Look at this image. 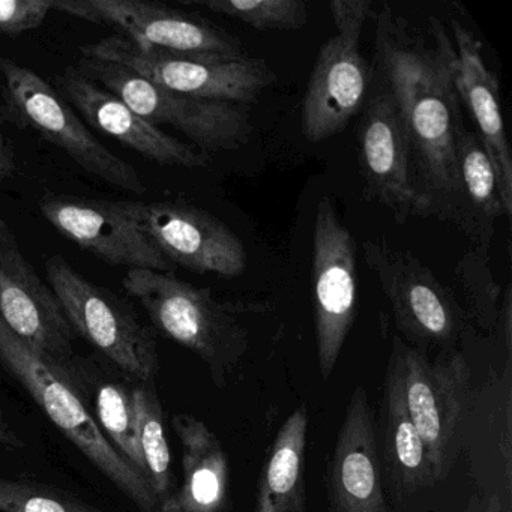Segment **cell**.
<instances>
[{
	"label": "cell",
	"mask_w": 512,
	"mask_h": 512,
	"mask_svg": "<svg viewBox=\"0 0 512 512\" xmlns=\"http://www.w3.org/2000/svg\"><path fill=\"white\" fill-rule=\"evenodd\" d=\"M371 79L359 44L338 35L329 38L317 55L302 104L305 139L319 143L340 133L364 107Z\"/></svg>",
	"instance_id": "obj_20"
},
{
	"label": "cell",
	"mask_w": 512,
	"mask_h": 512,
	"mask_svg": "<svg viewBox=\"0 0 512 512\" xmlns=\"http://www.w3.org/2000/svg\"><path fill=\"white\" fill-rule=\"evenodd\" d=\"M0 443H2V445L13 446V448H23V446H25V442L11 430L2 412H0Z\"/></svg>",
	"instance_id": "obj_35"
},
{
	"label": "cell",
	"mask_w": 512,
	"mask_h": 512,
	"mask_svg": "<svg viewBox=\"0 0 512 512\" xmlns=\"http://www.w3.org/2000/svg\"><path fill=\"white\" fill-rule=\"evenodd\" d=\"M47 283L76 334L128 376L149 382L157 373V341L116 293L80 274L62 256L46 262Z\"/></svg>",
	"instance_id": "obj_9"
},
{
	"label": "cell",
	"mask_w": 512,
	"mask_h": 512,
	"mask_svg": "<svg viewBox=\"0 0 512 512\" xmlns=\"http://www.w3.org/2000/svg\"><path fill=\"white\" fill-rule=\"evenodd\" d=\"M122 287L158 331L199 356L217 386L226 385L248 349L247 328L230 305L172 272L127 271Z\"/></svg>",
	"instance_id": "obj_2"
},
{
	"label": "cell",
	"mask_w": 512,
	"mask_h": 512,
	"mask_svg": "<svg viewBox=\"0 0 512 512\" xmlns=\"http://www.w3.org/2000/svg\"><path fill=\"white\" fill-rule=\"evenodd\" d=\"M362 250L409 346L427 353L457 349L469 320L454 292L415 254L395 247L385 236L365 239Z\"/></svg>",
	"instance_id": "obj_7"
},
{
	"label": "cell",
	"mask_w": 512,
	"mask_h": 512,
	"mask_svg": "<svg viewBox=\"0 0 512 512\" xmlns=\"http://www.w3.org/2000/svg\"><path fill=\"white\" fill-rule=\"evenodd\" d=\"M407 412L415 424L437 482H443L461 455V431L473 388L472 368L457 349L431 359L424 350L394 337Z\"/></svg>",
	"instance_id": "obj_5"
},
{
	"label": "cell",
	"mask_w": 512,
	"mask_h": 512,
	"mask_svg": "<svg viewBox=\"0 0 512 512\" xmlns=\"http://www.w3.org/2000/svg\"><path fill=\"white\" fill-rule=\"evenodd\" d=\"M478 493L512 509V364L505 361L487 379L473 385L461 431Z\"/></svg>",
	"instance_id": "obj_17"
},
{
	"label": "cell",
	"mask_w": 512,
	"mask_h": 512,
	"mask_svg": "<svg viewBox=\"0 0 512 512\" xmlns=\"http://www.w3.org/2000/svg\"><path fill=\"white\" fill-rule=\"evenodd\" d=\"M371 85L374 89L358 127L359 166L368 196L403 224L422 217L409 142L391 92L376 76Z\"/></svg>",
	"instance_id": "obj_14"
},
{
	"label": "cell",
	"mask_w": 512,
	"mask_h": 512,
	"mask_svg": "<svg viewBox=\"0 0 512 512\" xmlns=\"http://www.w3.org/2000/svg\"><path fill=\"white\" fill-rule=\"evenodd\" d=\"M80 55L124 65L175 94L218 103L247 106L277 80L263 59L176 55L136 46L119 35L80 47Z\"/></svg>",
	"instance_id": "obj_6"
},
{
	"label": "cell",
	"mask_w": 512,
	"mask_h": 512,
	"mask_svg": "<svg viewBox=\"0 0 512 512\" xmlns=\"http://www.w3.org/2000/svg\"><path fill=\"white\" fill-rule=\"evenodd\" d=\"M332 20L338 37L359 44L365 22L373 13L374 4L370 0H332L329 4Z\"/></svg>",
	"instance_id": "obj_31"
},
{
	"label": "cell",
	"mask_w": 512,
	"mask_h": 512,
	"mask_svg": "<svg viewBox=\"0 0 512 512\" xmlns=\"http://www.w3.org/2000/svg\"><path fill=\"white\" fill-rule=\"evenodd\" d=\"M493 334L497 335L500 347L505 352L506 359H512V289L511 284L505 287L500 299L499 314H497L496 328Z\"/></svg>",
	"instance_id": "obj_32"
},
{
	"label": "cell",
	"mask_w": 512,
	"mask_h": 512,
	"mask_svg": "<svg viewBox=\"0 0 512 512\" xmlns=\"http://www.w3.org/2000/svg\"><path fill=\"white\" fill-rule=\"evenodd\" d=\"M307 434V409L296 407L275 437L260 478L256 512H305Z\"/></svg>",
	"instance_id": "obj_24"
},
{
	"label": "cell",
	"mask_w": 512,
	"mask_h": 512,
	"mask_svg": "<svg viewBox=\"0 0 512 512\" xmlns=\"http://www.w3.org/2000/svg\"><path fill=\"white\" fill-rule=\"evenodd\" d=\"M184 4L232 17L257 31H298L310 20L304 0H185Z\"/></svg>",
	"instance_id": "obj_27"
},
{
	"label": "cell",
	"mask_w": 512,
	"mask_h": 512,
	"mask_svg": "<svg viewBox=\"0 0 512 512\" xmlns=\"http://www.w3.org/2000/svg\"><path fill=\"white\" fill-rule=\"evenodd\" d=\"M326 484L331 512H391L383 485L376 419L362 386H356L350 395Z\"/></svg>",
	"instance_id": "obj_19"
},
{
	"label": "cell",
	"mask_w": 512,
	"mask_h": 512,
	"mask_svg": "<svg viewBox=\"0 0 512 512\" xmlns=\"http://www.w3.org/2000/svg\"><path fill=\"white\" fill-rule=\"evenodd\" d=\"M40 211L56 232L110 266L172 272L175 266L118 202L47 196Z\"/></svg>",
	"instance_id": "obj_15"
},
{
	"label": "cell",
	"mask_w": 512,
	"mask_h": 512,
	"mask_svg": "<svg viewBox=\"0 0 512 512\" xmlns=\"http://www.w3.org/2000/svg\"><path fill=\"white\" fill-rule=\"evenodd\" d=\"M0 365L29 392L47 418L142 512H158L148 481L118 454L86 409L76 386L49 359L20 340L0 317Z\"/></svg>",
	"instance_id": "obj_3"
},
{
	"label": "cell",
	"mask_w": 512,
	"mask_h": 512,
	"mask_svg": "<svg viewBox=\"0 0 512 512\" xmlns=\"http://www.w3.org/2000/svg\"><path fill=\"white\" fill-rule=\"evenodd\" d=\"M461 512H508L499 500L487 499V497L479 494L478 491L473 493L472 496L467 500L466 506H464Z\"/></svg>",
	"instance_id": "obj_34"
},
{
	"label": "cell",
	"mask_w": 512,
	"mask_h": 512,
	"mask_svg": "<svg viewBox=\"0 0 512 512\" xmlns=\"http://www.w3.org/2000/svg\"><path fill=\"white\" fill-rule=\"evenodd\" d=\"M454 44L431 19V43L388 4L376 13L374 71L394 98L409 142L422 217L455 223V148L464 130L455 89Z\"/></svg>",
	"instance_id": "obj_1"
},
{
	"label": "cell",
	"mask_w": 512,
	"mask_h": 512,
	"mask_svg": "<svg viewBox=\"0 0 512 512\" xmlns=\"http://www.w3.org/2000/svg\"><path fill=\"white\" fill-rule=\"evenodd\" d=\"M377 443L389 511L430 512L434 490L440 484L407 412L400 361L394 349L386 368Z\"/></svg>",
	"instance_id": "obj_16"
},
{
	"label": "cell",
	"mask_w": 512,
	"mask_h": 512,
	"mask_svg": "<svg viewBox=\"0 0 512 512\" xmlns=\"http://www.w3.org/2000/svg\"><path fill=\"white\" fill-rule=\"evenodd\" d=\"M139 430L140 451L146 467V479L158 503V512L175 496L172 482V457L164 431L163 410L152 386L133 388Z\"/></svg>",
	"instance_id": "obj_25"
},
{
	"label": "cell",
	"mask_w": 512,
	"mask_h": 512,
	"mask_svg": "<svg viewBox=\"0 0 512 512\" xmlns=\"http://www.w3.org/2000/svg\"><path fill=\"white\" fill-rule=\"evenodd\" d=\"M457 211L454 226L472 242V248L490 253L494 223L505 215L499 176L478 134L464 128L455 148Z\"/></svg>",
	"instance_id": "obj_23"
},
{
	"label": "cell",
	"mask_w": 512,
	"mask_h": 512,
	"mask_svg": "<svg viewBox=\"0 0 512 512\" xmlns=\"http://www.w3.org/2000/svg\"><path fill=\"white\" fill-rule=\"evenodd\" d=\"M181 442V488L161 512H223L229 491V463L220 440L208 425L191 415L173 416Z\"/></svg>",
	"instance_id": "obj_22"
},
{
	"label": "cell",
	"mask_w": 512,
	"mask_h": 512,
	"mask_svg": "<svg viewBox=\"0 0 512 512\" xmlns=\"http://www.w3.org/2000/svg\"><path fill=\"white\" fill-rule=\"evenodd\" d=\"M53 10L116 29L140 47L188 56H244L235 37L197 14L142 0H53Z\"/></svg>",
	"instance_id": "obj_11"
},
{
	"label": "cell",
	"mask_w": 512,
	"mask_h": 512,
	"mask_svg": "<svg viewBox=\"0 0 512 512\" xmlns=\"http://www.w3.org/2000/svg\"><path fill=\"white\" fill-rule=\"evenodd\" d=\"M77 70L127 104L152 125H170L202 152L235 151L253 133L250 110L242 104L218 103L167 91L124 65L80 58Z\"/></svg>",
	"instance_id": "obj_8"
},
{
	"label": "cell",
	"mask_w": 512,
	"mask_h": 512,
	"mask_svg": "<svg viewBox=\"0 0 512 512\" xmlns=\"http://www.w3.org/2000/svg\"><path fill=\"white\" fill-rule=\"evenodd\" d=\"M62 98L92 127L113 137L125 148L161 166L202 169L208 154L169 136L142 116L134 113L118 97L83 76L76 67L56 76Z\"/></svg>",
	"instance_id": "obj_18"
},
{
	"label": "cell",
	"mask_w": 512,
	"mask_h": 512,
	"mask_svg": "<svg viewBox=\"0 0 512 512\" xmlns=\"http://www.w3.org/2000/svg\"><path fill=\"white\" fill-rule=\"evenodd\" d=\"M457 56L455 89L478 127V136L499 176L505 217L512 215V157L500 106L499 82L488 70L482 44L463 23L452 22Z\"/></svg>",
	"instance_id": "obj_21"
},
{
	"label": "cell",
	"mask_w": 512,
	"mask_h": 512,
	"mask_svg": "<svg viewBox=\"0 0 512 512\" xmlns=\"http://www.w3.org/2000/svg\"><path fill=\"white\" fill-rule=\"evenodd\" d=\"M317 358L325 380L334 373L358 310L355 244L334 203H317L313 235Z\"/></svg>",
	"instance_id": "obj_13"
},
{
	"label": "cell",
	"mask_w": 512,
	"mask_h": 512,
	"mask_svg": "<svg viewBox=\"0 0 512 512\" xmlns=\"http://www.w3.org/2000/svg\"><path fill=\"white\" fill-rule=\"evenodd\" d=\"M458 286L464 292L467 304V316L479 328L493 334L499 314L502 289L494 280L488 251L470 250L461 257L455 268Z\"/></svg>",
	"instance_id": "obj_28"
},
{
	"label": "cell",
	"mask_w": 512,
	"mask_h": 512,
	"mask_svg": "<svg viewBox=\"0 0 512 512\" xmlns=\"http://www.w3.org/2000/svg\"><path fill=\"white\" fill-rule=\"evenodd\" d=\"M50 10L53 0H0V34L16 38L34 31L43 25Z\"/></svg>",
	"instance_id": "obj_30"
},
{
	"label": "cell",
	"mask_w": 512,
	"mask_h": 512,
	"mask_svg": "<svg viewBox=\"0 0 512 512\" xmlns=\"http://www.w3.org/2000/svg\"><path fill=\"white\" fill-rule=\"evenodd\" d=\"M95 409L97 422L104 436L112 443L118 454L146 479L133 389H128L122 383H100L95 391Z\"/></svg>",
	"instance_id": "obj_26"
},
{
	"label": "cell",
	"mask_w": 512,
	"mask_h": 512,
	"mask_svg": "<svg viewBox=\"0 0 512 512\" xmlns=\"http://www.w3.org/2000/svg\"><path fill=\"white\" fill-rule=\"evenodd\" d=\"M118 205L173 266L224 278L238 277L247 269L248 256L241 239L203 209L172 200H119Z\"/></svg>",
	"instance_id": "obj_12"
},
{
	"label": "cell",
	"mask_w": 512,
	"mask_h": 512,
	"mask_svg": "<svg viewBox=\"0 0 512 512\" xmlns=\"http://www.w3.org/2000/svg\"><path fill=\"white\" fill-rule=\"evenodd\" d=\"M2 512H103L65 491L38 482L0 478Z\"/></svg>",
	"instance_id": "obj_29"
},
{
	"label": "cell",
	"mask_w": 512,
	"mask_h": 512,
	"mask_svg": "<svg viewBox=\"0 0 512 512\" xmlns=\"http://www.w3.org/2000/svg\"><path fill=\"white\" fill-rule=\"evenodd\" d=\"M16 170V155H14L7 139L0 134V184L10 179L16 173Z\"/></svg>",
	"instance_id": "obj_33"
},
{
	"label": "cell",
	"mask_w": 512,
	"mask_h": 512,
	"mask_svg": "<svg viewBox=\"0 0 512 512\" xmlns=\"http://www.w3.org/2000/svg\"><path fill=\"white\" fill-rule=\"evenodd\" d=\"M0 77L4 80L0 113L5 121L35 131L100 181L128 193H146L136 167L107 149L40 74L0 56Z\"/></svg>",
	"instance_id": "obj_4"
},
{
	"label": "cell",
	"mask_w": 512,
	"mask_h": 512,
	"mask_svg": "<svg viewBox=\"0 0 512 512\" xmlns=\"http://www.w3.org/2000/svg\"><path fill=\"white\" fill-rule=\"evenodd\" d=\"M0 317L32 350L56 365L74 386L80 368L76 332L52 287L41 280L23 254L16 233L0 218Z\"/></svg>",
	"instance_id": "obj_10"
}]
</instances>
